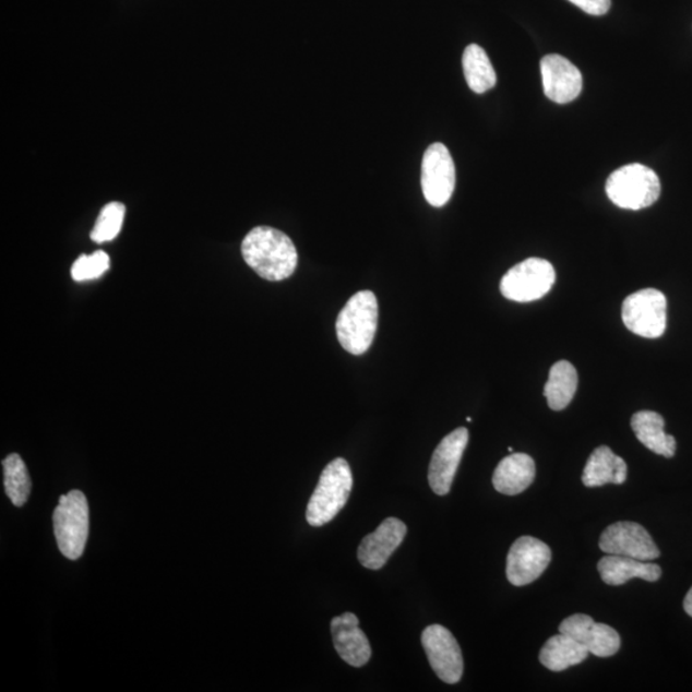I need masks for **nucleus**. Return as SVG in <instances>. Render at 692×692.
<instances>
[{"label": "nucleus", "instance_id": "obj_1", "mask_svg": "<svg viewBox=\"0 0 692 692\" xmlns=\"http://www.w3.org/2000/svg\"><path fill=\"white\" fill-rule=\"evenodd\" d=\"M241 253L248 266L267 282H283L298 266L296 246L286 234L274 227L253 228L242 240Z\"/></svg>", "mask_w": 692, "mask_h": 692}, {"label": "nucleus", "instance_id": "obj_2", "mask_svg": "<svg viewBox=\"0 0 692 692\" xmlns=\"http://www.w3.org/2000/svg\"><path fill=\"white\" fill-rule=\"evenodd\" d=\"M379 305L372 291L355 294L338 313L336 334L338 343L353 356H362L370 349L378 331Z\"/></svg>", "mask_w": 692, "mask_h": 692}, {"label": "nucleus", "instance_id": "obj_3", "mask_svg": "<svg viewBox=\"0 0 692 692\" xmlns=\"http://www.w3.org/2000/svg\"><path fill=\"white\" fill-rule=\"evenodd\" d=\"M353 489V474L349 463L343 458L330 462L322 470L319 485L309 499L307 522L321 527L333 521L348 503Z\"/></svg>", "mask_w": 692, "mask_h": 692}, {"label": "nucleus", "instance_id": "obj_4", "mask_svg": "<svg viewBox=\"0 0 692 692\" xmlns=\"http://www.w3.org/2000/svg\"><path fill=\"white\" fill-rule=\"evenodd\" d=\"M610 202L622 210L651 207L660 196V181L652 168L632 164L617 169L606 186Z\"/></svg>", "mask_w": 692, "mask_h": 692}, {"label": "nucleus", "instance_id": "obj_5", "mask_svg": "<svg viewBox=\"0 0 692 692\" xmlns=\"http://www.w3.org/2000/svg\"><path fill=\"white\" fill-rule=\"evenodd\" d=\"M55 535L61 553L77 561L90 537V504L83 491L72 490L60 498L53 514Z\"/></svg>", "mask_w": 692, "mask_h": 692}, {"label": "nucleus", "instance_id": "obj_6", "mask_svg": "<svg viewBox=\"0 0 692 692\" xmlns=\"http://www.w3.org/2000/svg\"><path fill=\"white\" fill-rule=\"evenodd\" d=\"M554 283L553 264L541 258H528L506 272L500 282V291L506 299L529 303L547 296Z\"/></svg>", "mask_w": 692, "mask_h": 692}, {"label": "nucleus", "instance_id": "obj_7", "mask_svg": "<svg viewBox=\"0 0 692 692\" xmlns=\"http://www.w3.org/2000/svg\"><path fill=\"white\" fill-rule=\"evenodd\" d=\"M622 320L631 333L658 338L667 329V299L657 289H644L631 294L622 306Z\"/></svg>", "mask_w": 692, "mask_h": 692}, {"label": "nucleus", "instance_id": "obj_8", "mask_svg": "<svg viewBox=\"0 0 692 692\" xmlns=\"http://www.w3.org/2000/svg\"><path fill=\"white\" fill-rule=\"evenodd\" d=\"M421 186L432 207H444L455 189V166L444 144L436 143L426 150L422 160Z\"/></svg>", "mask_w": 692, "mask_h": 692}, {"label": "nucleus", "instance_id": "obj_9", "mask_svg": "<svg viewBox=\"0 0 692 692\" xmlns=\"http://www.w3.org/2000/svg\"><path fill=\"white\" fill-rule=\"evenodd\" d=\"M421 642L433 672L441 681L460 682L465 669L458 642L453 633L441 624H431L422 632Z\"/></svg>", "mask_w": 692, "mask_h": 692}, {"label": "nucleus", "instance_id": "obj_10", "mask_svg": "<svg viewBox=\"0 0 692 692\" xmlns=\"http://www.w3.org/2000/svg\"><path fill=\"white\" fill-rule=\"evenodd\" d=\"M599 547L606 554L630 557L639 561L651 562L660 557L649 533L635 522H617L604 529Z\"/></svg>", "mask_w": 692, "mask_h": 692}, {"label": "nucleus", "instance_id": "obj_11", "mask_svg": "<svg viewBox=\"0 0 692 692\" xmlns=\"http://www.w3.org/2000/svg\"><path fill=\"white\" fill-rule=\"evenodd\" d=\"M551 561L547 544L533 536H522L512 545L506 558V578L514 586H526L541 576Z\"/></svg>", "mask_w": 692, "mask_h": 692}, {"label": "nucleus", "instance_id": "obj_12", "mask_svg": "<svg viewBox=\"0 0 692 692\" xmlns=\"http://www.w3.org/2000/svg\"><path fill=\"white\" fill-rule=\"evenodd\" d=\"M468 440V430L466 427H460L441 440L433 452L429 467V482L437 496L444 497L451 491Z\"/></svg>", "mask_w": 692, "mask_h": 692}, {"label": "nucleus", "instance_id": "obj_13", "mask_svg": "<svg viewBox=\"0 0 692 692\" xmlns=\"http://www.w3.org/2000/svg\"><path fill=\"white\" fill-rule=\"evenodd\" d=\"M559 632L576 640L595 657H613L620 651L621 637L615 629L606 623H598L587 615H573L559 625Z\"/></svg>", "mask_w": 692, "mask_h": 692}, {"label": "nucleus", "instance_id": "obj_14", "mask_svg": "<svg viewBox=\"0 0 692 692\" xmlns=\"http://www.w3.org/2000/svg\"><path fill=\"white\" fill-rule=\"evenodd\" d=\"M544 93L558 105H566L583 92V73L566 58L545 56L541 60Z\"/></svg>", "mask_w": 692, "mask_h": 692}, {"label": "nucleus", "instance_id": "obj_15", "mask_svg": "<svg viewBox=\"0 0 692 692\" xmlns=\"http://www.w3.org/2000/svg\"><path fill=\"white\" fill-rule=\"evenodd\" d=\"M408 528L403 521L386 518L377 532L367 535L358 548V561L365 569L378 571L386 564L389 558L401 547Z\"/></svg>", "mask_w": 692, "mask_h": 692}, {"label": "nucleus", "instance_id": "obj_16", "mask_svg": "<svg viewBox=\"0 0 692 692\" xmlns=\"http://www.w3.org/2000/svg\"><path fill=\"white\" fill-rule=\"evenodd\" d=\"M335 649L349 666L360 668L371 659L372 651L366 633L359 629L356 615L344 613L331 621Z\"/></svg>", "mask_w": 692, "mask_h": 692}, {"label": "nucleus", "instance_id": "obj_17", "mask_svg": "<svg viewBox=\"0 0 692 692\" xmlns=\"http://www.w3.org/2000/svg\"><path fill=\"white\" fill-rule=\"evenodd\" d=\"M536 476L535 461L525 453H512L499 463L492 485L500 494L518 496L533 485Z\"/></svg>", "mask_w": 692, "mask_h": 692}, {"label": "nucleus", "instance_id": "obj_18", "mask_svg": "<svg viewBox=\"0 0 692 692\" xmlns=\"http://www.w3.org/2000/svg\"><path fill=\"white\" fill-rule=\"evenodd\" d=\"M598 571L604 583L610 586L624 585L631 578H642L647 583H655L661 576V569L658 564L612 554L600 559Z\"/></svg>", "mask_w": 692, "mask_h": 692}, {"label": "nucleus", "instance_id": "obj_19", "mask_svg": "<svg viewBox=\"0 0 692 692\" xmlns=\"http://www.w3.org/2000/svg\"><path fill=\"white\" fill-rule=\"evenodd\" d=\"M628 480V465L608 446L596 448L587 460L583 474L586 488H599L607 484L622 485Z\"/></svg>", "mask_w": 692, "mask_h": 692}, {"label": "nucleus", "instance_id": "obj_20", "mask_svg": "<svg viewBox=\"0 0 692 692\" xmlns=\"http://www.w3.org/2000/svg\"><path fill=\"white\" fill-rule=\"evenodd\" d=\"M631 427L640 443L655 454L672 458L676 454V439L667 436L665 419L657 411L642 410L632 416Z\"/></svg>", "mask_w": 692, "mask_h": 692}, {"label": "nucleus", "instance_id": "obj_21", "mask_svg": "<svg viewBox=\"0 0 692 692\" xmlns=\"http://www.w3.org/2000/svg\"><path fill=\"white\" fill-rule=\"evenodd\" d=\"M588 651L564 633L551 636L542 646L540 663L549 671L562 672L570 667L577 666L588 657Z\"/></svg>", "mask_w": 692, "mask_h": 692}, {"label": "nucleus", "instance_id": "obj_22", "mask_svg": "<svg viewBox=\"0 0 692 692\" xmlns=\"http://www.w3.org/2000/svg\"><path fill=\"white\" fill-rule=\"evenodd\" d=\"M578 374L576 368L566 360H561L550 368L549 379L544 387L548 406L553 410H563L570 406L577 392Z\"/></svg>", "mask_w": 692, "mask_h": 692}, {"label": "nucleus", "instance_id": "obj_23", "mask_svg": "<svg viewBox=\"0 0 692 692\" xmlns=\"http://www.w3.org/2000/svg\"><path fill=\"white\" fill-rule=\"evenodd\" d=\"M463 71L470 91L477 94L489 92L497 85V73L489 56L477 44H470L463 53Z\"/></svg>", "mask_w": 692, "mask_h": 692}, {"label": "nucleus", "instance_id": "obj_24", "mask_svg": "<svg viewBox=\"0 0 692 692\" xmlns=\"http://www.w3.org/2000/svg\"><path fill=\"white\" fill-rule=\"evenodd\" d=\"M3 468L7 496L14 505H25L32 492V480L25 462L19 454L13 453L3 461Z\"/></svg>", "mask_w": 692, "mask_h": 692}, {"label": "nucleus", "instance_id": "obj_25", "mask_svg": "<svg viewBox=\"0 0 692 692\" xmlns=\"http://www.w3.org/2000/svg\"><path fill=\"white\" fill-rule=\"evenodd\" d=\"M124 213H127V208H124L122 203H108L106 207L100 211L97 223H95L91 234L92 240L102 244V242L116 239L117 235L121 231Z\"/></svg>", "mask_w": 692, "mask_h": 692}, {"label": "nucleus", "instance_id": "obj_26", "mask_svg": "<svg viewBox=\"0 0 692 692\" xmlns=\"http://www.w3.org/2000/svg\"><path fill=\"white\" fill-rule=\"evenodd\" d=\"M109 256L103 250L92 255L83 254L73 263L71 276L75 282H91V279L99 278L109 270Z\"/></svg>", "mask_w": 692, "mask_h": 692}, {"label": "nucleus", "instance_id": "obj_27", "mask_svg": "<svg viewBox=\"0 0 692 692\" xmlns=\"http://www.w3.org/2000/svg\"><path fill=\"white\" fill-rule=\"evenodd\" d=\"M570 2L592 16H602L612 5V0H570Z\"/></svg>", "mask_w": 692, "mask_h": 692}, {"label": "nucleus", "instance_id": "obj_28", "mask_svg": "<svg viewBox=\"0 0 692 692\" xmlns=\"http://www.w3.org/2000/svg\"><path fill=\"white\" fill-rule=\"evenodd\" d=\"M683 609L684 612H687L692 618V587L690 588L687 598H684Z\"/></svg>", "mask_w": 692, "mask_h": 692}]
</instances>
